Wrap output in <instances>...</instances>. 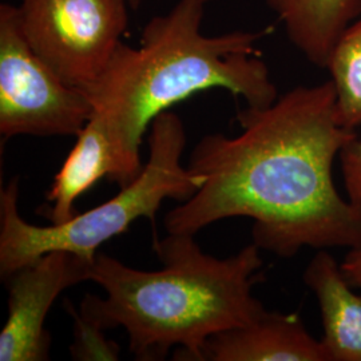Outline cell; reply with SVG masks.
Returning <instances> with one entry per match:
<instances>
[{
	"label": "cell",
	"instance_id": "ba28073f",
	"mask_svg": "<svg viewBox=\"0 0 361 361\" xmlns=\"http://www.w3.org/2000/svg\"><path fill=\"white\" fill-rule=\"evenodd\" d=\"M202 361H329L322 340L296 313L264 310L252 322L212 336Z\"/></svg>",
	"mask_w": 361,
	"mask_h": 361
},
{
	"label": "cell",
	"instance_id": "3957f363",
	"mask_svg": "<svg viewBox=\"0 0 361 361\" xmlns=\"http://www.w3.org/2000/svg\"><path fill=\"white\" fill-rule=\"evenodd\" d=\"M154 250L159 271L135 269L98 252L90 281L106 297L86 295L79 308L104 329L123 328L135 359L162 360L178 348L174 359L202 361L212 336L265 310L253 296L255 274L262 267L256 244L217 258L202 252L194 234L168 233Z\"/></svg>",
	"mask_w": 361,
	"mask_h": 361
},
{
	"label": "cell",
	"instance_id": "8fae6325",
	"mask_svg": "<svg viewBox=\"0 0 361 361\" xmlns=\"http://www.w3.org/2000/svg\"><path fill=\"white\" fill-rule=\"evenodd\" d=\"M290 43L310 63L325 68L337 39L361 13V0H262Z\"/></svg>",
	"mask_w": 361,
	"mask_h": 361
},
{
	"label": "cell",
	"instance_id": "9c48e42d",
	"mask_svg": "<svg viewBox=\"0 0 361 361\" xmlns=\"http://www.w3.org/2000/svg\"><path fill=\"white\" fill-rule=\"evenodd\" d=\"M75 137L77 142L46 194L51 207L44 216L52 225H61L73 219L75 201L98 180L109 178L122 186V169L104 121L97 114H91L89 122Z\"/></svg>",
	"mask_w": 361,
	"mask_h": 361
},
{
	"label": "cell",
	"instance_id": "52a82bcc",
	"mask_svg": "<svg viewBox=\"0 0 361 361\" xmlns=\"http://www.w3.org/2000/svg\"><path fill=\"white\" fill-rule=\"evenodd\" d=\"M90 262L63 250L50 252L18 269L8 280V317L0 332V361L50 359L44 328L58 296L73 285L90 281Z\"/></svg>",
	"mask_w": 361,
	"mask_h": 361
},
{
	"label": "cell",
	"instance_id": "30bf717a",
	"mask_svg": "<svg viewBox=\"0 0 361 361\" xmlns=\"http://www.w3.org/2000/svg\"><path fill=\"white\" fill-rule=\"evenodd\" d=\"M323 319L324 348L329 361H361V295L353 290L341 265L319 250L304 271Z\"/></svg>",
	"mask_w": 361,
	"mask_h": 361
},
{
	"label": "cell",
	"instance_id": "6da1fadb",
	"mask_svg": "<svg viewBox=\"0 0 361 361\" xmlns=\"http://www.w3.org/2000/svg\"><path fill=\"white\" fill-rule=\"evenodd\" d=\"M237 121L238 135L207 134L194 146L188 168L205 182L169 212L166 232L195 234L245 217L253 244L280 257L361 246V213L334 180L336 158L357 134L340 123L331 80L246 107Z\"/></svg>",
	"mask_w": 361,
	"mask_h": 361
},
{
	"label": "cell",
	"instance_id": "7a4b0ae2",
	"mask_svg": "<svg viewBox=\"0 0 361 361\" xmlns=\"http://www.w3.org/2000/svg\"><path fill=\"white\" fill-rule=\"evenodd\" d=\"M207 4L178 0L168 13L146 25L140 47L121 42L101 75L80 89L114 142L121 188L141 174L143 135L174 104L212 89L241 97L247 107H265L279 98L269 68L256 50L264 31L205 35Z\"/></svg>",
	"mask_w": 361,
	"mask_h": 361
},
{
	"label": "cell",
	"instance_id": "5b68a950",
	"mask_svg": "<svg viewBox=\"0 0 361 361\" xmlns=\"http://www.w3.org/2000/svg\"><path fill=\"white\" fill-rule=\"evenodd\" d=\"M92 107L79 87L67 85L32 50L18 6H0V134L77 135Z\"/></svg>",
	"mask_w": 361,
	"mask_h": 361
},
{
	"label": "cell",
	"instance_id": "2e32d148",
	"mask_svg": "<svg viewBox=\"0 0 361 361\" xmlns=\"http://www.w3.org/2000/svg\"><path fill=\"white\" fill-rule=\"evenodd\" d=\"M141 1L142 0H129V4H130V8H138L140 7V4H141ZM209 1H212V0H207V3H209Z\"/></svg>",
	"mask_w": 361,
	"mask_h": 361
},
{
	"label": "cell",
	"instance_id": "5bb4252c",
	"mask_svg": "<svg viewBox=\"0 0 361 361\" xmlns=\"http://www.w3.org/2000/svg\"><path fill=\"white\" fill-rule=\"evenodd\" d=\"M341 171L349 202L361 213V138L357 135L340 152Z\"/></svg>",
	"mask_w": 361,
	"mask_h": 361
},
{
	"label": "cell",
	"instance_id": "9a60e30c",
	"mask_svg": "<svg viewBox=\"0 0 361 361\" xmlns=\"http://www.w3.org/2000/svg\"><path fill=\"white\" fill-rule=\"evenodd\" d=\"M340 265L349 284L361 290V246L349 249L348 255Z\"/></svg>",
	"mask_w": 361,
	"mask_h": 361
},
{
	"label": "cell",
	"instance_id": "4fadbf2b",
	"mask_svg": "<svg viewBox=\"0 0 361 361\" xmlns=\"http://www.w3.org/2000/svg\"><path fill=\"white\" fill-rule=\"evenodd\" d=\"M74 319V341L70 345V355L77 361H116L121 355L118 343L106 338L99 324L89 316L78 312L71 304H66Z\"/></svg>",
	"mask_w": 361,
	"mask_h": 361
},
{
	"label": "cell",
	"instance_id": "8992f818",
	"mask_svg": "<svg viewBox=\"0 0 361 361\" xmlns=\"http://www.w3.org/2000/svg\"><path fill=\"white\" fill-rule=\"evenodd\" d=\"M129 0H22L23 35L63 82L85 87L101 75L126 31Z\"/></svg>",
	"mask_w": 361,
	"mask_h": 361
},
{
	"label": "cell",
	"instance_id": "277c9868",
	"mask_svg": "<svg viewBox=\"0 0 361 361\" xmlns=\"http://www.w3.org/2000/svg\"><path fill=\"white\" fill-rule=\"evenodd\" d=\"M149 159L141 174L107 202L75 214L61 225L37 226L19 214V178L0 192V274H11L38 258L63 250L92 264L99 246L126 232L137 219L154 221L165 200L188 201L205 178L182 165L186 131L180 116L165 111L149 134Z\"/></svg>",
	"mask_w": 361,
	"mask_h": 361
},
{
	"label": "cell",
	"instance_id": "7c38bea8",
	"mask_svg": "<svg viewBox=\"0 0 361 361\" xmlns=\"http://www.w3.org/2000/svg\"><path fill=\"white\" fill-rule=\"evenodd\" d=\"M325 68L331 74L340 123L361 126V13L337 39Z\"/></svg>",
	"mask_w": 361,
	"mask_h": 361
}]
</instances>
